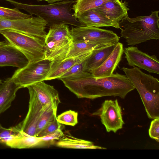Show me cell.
Returning <instances> with one entry per match:
<instances>
[{
	"mask_svg": "<svg viewBox=\"0 0 159 159\" xmlns=\"http://www.w3.org/2000/svg\"><path fill=\"white\" fill-rule=\"evenodd\" d=\"M0 34L21 52L29 62L45 59V40L10 30L1 31Z\"/></svg>",
	"mask_w": 159,
	"mask_h": 159,
	"instance_id": "6",
	"label": "cell"
},
{
	"mask_svg": "<svg viewBox=\"0 0 159 159\" xmlns=\"http://www.w3.org/2000/svg\"><path fill=\"white\" fill-rule=\"evenodd\" d=\"M21 88L11 77L2 81L0 85V116L11 107L17 91Z\"/></svg>",
	"mask_w": 159,
	"mask_h": 159,
	"instance_id": "19",
	"label": "cell"
},
{
	"mask_svg": "<svg viewBox=\"0 0 159 159\" xmlns=\"http://www.w3.org/2000/svg\"><path fill=\"white\" fill-rule=\"evenodd\" d=\"M69 27L59 24L50 27L45 40V59L61 61L67 56L73 42Z\"/></svg>",
	"mask_w": 159,
	"mask_h": 159,
	"instance_id": "5",
	"label": "cell"
},
{
	"mask_svg": "<svg viewBox=\"0 0 159 159\" xmlns=\"http://www.w3.org/2000/svg\"><path fill=\"white\" fill-rule=\"evenodd\" d=\"M48 23L38 16L15 20L0 17V31L10 30L45 40Z\"/></svg>",
	"mask_w": 159,
	"mask_h": 159,
	"instance_id": "8",
	"label": "cell"
},
{
	"mask_svg": "<svg viewBox=\"0 0 159 159\" xmlns=\"http://www.w3.org/2000/svg\"><path fill=\"white\" fill-rule=\"evenodd\" d=\"M159 11H152L148 16L134 18L127 15L118 22L120 37L128 45L133 46L152 39H159Z\"/></svg>",
	"mask_w": 159,
	"mask_h": 159,
	"instance_id": "2",
	"label": "cell"
},
{
	"mask_svg": "<svg viewBox=\"0 0 159 159\" xmlns=\"http://www.w3.org/2000/svg\"><path fill=\"white\" fill-rule=\"evenodd\" d=\"M27 88L30 96L28 110L25 117L19 124L24 132L35 136L38 124L44 110L34 91L29 86Z\"/></svg>",
	"mask_w": 159,
	"mask_h": 159,
	"instance_id": "12",
	"label": "cell"
},
{
	"mask_svg": "<svg viewBox=\"0 0 159 159\" xmlns=\"http://www.w3.org/2000/svg\"><path fill=\"white\" fill-rule=\"evenodd\" d=\"M13 5L16 8L23 9L30 15H36L48 23L47 26L64 24L79 27L83 26L72 11L71 5L75 0H66L48 4L37 5L25 4L13 0H5Z\"/></svg>",
	"mask_w": 159,
	"mask_h": 159,
	"instance_id": "3",
	"label": "cell"
},
{
	"mask_svg": "<svg viewBox=\"0 0 159 159\" xmlns=\"http://www.w3.org/2000/svg\"><path fill=\"white\" fill-rule=\"evenodd\" d=\"M74 16L83 26L98 28L111 26L120 29L118 22L111 20L94 9Z\"/></svg>",
	"mask_w": 159,
	"mask_h": 159,
	"instance_id": "16",
	"label": "cell"
},
{
	"mask_svg": "<svg viewBox=\"0 0 159 159\" xmlns=\"http://www.w3.org/2000/svg\"><path fill=\"white\" fill-rule=\"evenodd\" d=\"M60 80L78 98L94 99L113 96L124 99L135 89L125 75L118 73L103 77H95L91 74L78 78Z\"/></svg>",
	"mask_w": 159,
	"mask_h": 159,
	"instance_id": "1",
	"label": "cell"
},
{
	"mask_svg": "<svg viewBox=\"0 0 159 159\" xmlns=\"http://www.w3.org/2000/svg\"><path fill=\"white\" fill-rule=\"evenodd\" d=\"M21 129L19 124L8 128H6L0 124V143L4 142L11 136L18 134Z\"/></svg>",
	"mask_w": 159,
	"mask_h": 159,
	"instance_id": "29",
	"label": "cell"
},
{
	"mask_svg": "<svg viewBox=\"0 0 159 159\" xmlns=\"http://www.w3.org/2000/svg\"><path fill=\"white\" fill-rule=\"evenodd\" d=\"M110 45L73 41L69 53L63 60L77 57L91 52L95 49Z\"/></svg>",
	"mask_w": 159,
	"mask_h": 159,
	"instance_id": "23",
	"label": "cell"
},
{
	"mask_svg": "<svg viewBox=\"0 0 159 159\" xmlns=\"http://www.w3.org/2000/svg\"><path fill=\"white\" fill-rule=\"evenodd\" d=\"M123 53L129 66L159 74V60L155 55H149L134 46L125 48Z\"/></svg>",
	"mask_w": 159,
	"mask_h": 159,
	"instance_id": "11",
	"label": "cell"
},
{
	"mask_svg": "<svg viewBox=\"0 0 159 159\" xmlns=\"http://www.w3.org/2000/svg\"><path fill=\"white\" fill-rule=\"evenodd\" d=\"M78 116L77 112L69 110L58 115L57 120L61 124L74 126L78 122Z\"/></svg>",
	"mask_w": 159,
	"mask_h": 159,
	"instance_id": "28",
	"label": "cell"
},
{
	"mask_svg": "<svg viewBox=\"0 0 159 159\" xmlns=\"http://www.w3.org/2000/svg\"><path fill=\"white\" fill-rule=\"evenodd\" d=\"M148 133L151 138L159 142V118L154 119L151 121Z\"/></svg>",
	"mask_w": 159,
	"mask_h": 159,
	"instance_id": "31",
	"label": "cell"
},
{
	"mask_svg": "<svg viewBox=\"0 0 159 159\" xmlns=\"http://www.w3.org/2000/svg\"><path fill=\"white\" fill-rule=\"evenodd\" d=\"M92 52L77 57L66 59L61 61H52L50 69L45 80L59 79L75 64L87 58Z\"/></svg>",
	"mask_w": 159,
	"mask_h": 159,
	"instance_id": "20",
	"label": "cell"
},
{
	"mask_svg": "<svg viewBox=\"0 0 159 159\" xmlns=\"http://www.w3.org/2000/svg\"><path fill=\"white\" fill-rule=\"evenodd\" d=\"M52 61L44 59L29 62L25 66L16 70L11 78L21 88L45 80L51 68Z\"/></svg>",
	"mask_w": 159,
	"mask_h": 159,
	"instance_id": "7",
	"label": "cell"
},
{
	"mask_svg": "<svg viewBox=\"0 0 159 159\" xmlns=\"http://www.w3.org/2000/svg\"><path fill=\"white\" fill-rule=\"evenodd\" d=\"M57 110L52 107H49L44 110L39 121L37 126L35 137L48 124L57 118Z\"/></svg>",
	"mask_w": 159,
	"mask_h": 159,
	"instance_id": "26",
	"label": "cell"
},
{
	"mask_svg": "<svg viewBox=\"0 0 159 159\" xmlns=\"http://www.w3.org/2000/svg\"><path fill=\"white\" fill-rule=\"evenodd\" d=\"M115 0H77L72 9L75 15L97 8L108 1Z\"/></svg>",
	"mask_w": 159,
	"mask_h": 159,
	"instance_id": "24",
	"label": "cell"
},
{
	"mask_svg": "<svg viewBox=\"0 0 159 159\" xmlns=\"http://www.w3.org/2000/svg\"><path fill=\"white\" fill-rule=\"evenodd\" d=\"M32 16L31 15L21 12L16 8L11 9L0 6V17L5 19L15 20L29 18Z\"/></svg>",
	"mask_w": 159,
	"mask_h": 159,
	"instance_id": "27",
	"label": "cell"
},
{
	"mask_svg": "<svg viewBox=\"0 0 159 159\" xmlns=\"http://www.w3.org/2000/svg\"><path fill=\"white\" fill-rule=\"evenodd\" d=\"M95 10L102 14L111 20L118 22L128 15L127 2L121 0L110 1L95 8Z\"/></svg>",
	"mask_w": 159,
	"mask_h": 159,
	"instance_id": "18",
	"label": "cell"
},
{
	"mask_svg": "<svg viewBox=\"0 0 159 159\" xmlns=\"http://www.w3.org/2000/svg\"><path fill=\"white\" fill-rule=\"evenodd\" d=\"M28 86L36 95L44 111L49 107L57 110L61 102L58 92L53 86L42 81Z\"/></svg>",
	"mask_w": 159,
	"mask_h": 159,
	"instance_id": "14",
	"label": "cell"
},
{
	"mask_svg": "<svg viewBox=\"0 0 159 159\" xmlns=\"http://www.w3.org/2000/svg\"><path fill=\"white\" fill-rule=\"evenodd\" d=\"M116 44H113L93 50L91 54L84 60L86 71L90 73L100 66L113 51Z\"/></svg>",
	"mask_w": 159,
	"mask_h": 159,
	"instance_id": "21",
	"label": "cell"
},
{
	"mask_svg": "<svg viewBox=\"0 0 159 159\" xmlns=\"http://www.w3.org/2000/svg\"><path fill=\"white\" fill-rule=\"evenodd\" d=\"M63 135L64 133L62 130L61 128H59L54 132L40 138L51 145L55 140H59Z\"/></svg>",
	"mask_w": 159,
	"mask_h": 159,
	"instance_id": "32",
	"label": "cell"
},
{
	"mask_svg": "<svg viewBox=\"0 0 159 159\" xmlns=\"http://www.w3.org/2000/svg\"><path fill=\"white\" fill-rule=\"evenodd\" d=\"M125 75L138 91L148 116L159 112V80L152 75L146 74L138 67H123Z\"/></svg>",
	"mask_w": 159,
	"mask_h": 159,
	"instance_id": "4",
	"label": "cell"
},
{
	"mask_svg": "<svg viewBox=\"0 0 159 159\" xmlns=\"http://www.w3.org/2000/svg\"><path fill=\"white\" fill-rule=\"evenodd\" d=\"M85 59L80 61L74 65L59 79H73L91 74L85 70L84 60Z\"/></svg>",
	"mask_w": 159,
	"mask_h": 159,
	"instance_id": "25",
	"label": "cell"
},
{
	"mask_svg": "<svg viewBox=\"0 0 159 159\" xmlns=\"http://www.w3.org/2000/svg\"><path fill=\"white\" fill-rule=\"evenodd\" d=\"M56 145L59 147L67 148L107 149L95 145L91 141L75 138L68 132L64 133L63 135L56 143Z\"/></svg>",
	"mask_w": 159,
	"mask_h": 159,
	"instance_id": "22",
	"label": "cell"
},
{
	"mask_svg": "<svg viewBox=\"0 0 159 159\" xmlns=\"http://www.w3.org/2000/svg\"><path fill=\"white\" fill-rule=\"evenodd\" d=\"M70 32L73 42L112 44L117 43L120 40L112 31L96 27H72Z\"/></svg>",
	"mask_w": 159,
	"mask_h": 159,
	"instance_id": "9",
	"label": "cell"
},
{
	"mask_svg": "<svg viewBox=\"0 0 159 159\" xmlns=\"http://www.w3.org/2000/svg\"><path fill=\"white\" fill-rule=\"evenodd\" d=\"M2 80H1L0 79V85H1V84L2 83Z\"/></svg>",
	"mask_w": 159,
	"mask_h": 159,
	"instance_id": "34",
	"label": "cell"
},
{
	"mask_svg": "<svg viewBox=\"0 0 159 159\" xmlns=\"http://www.w3.org/2000/svg\"><path fill=\"white\" fill-rule=\"evenodd\" d=\"M38 1H44L47 2L48 3H52L57 2L64 1V0H37Z\"/></svg>",
	"mask_w": 159,
	"mask_h": 159,
	"instance_id": "33",
	"label": "cell"
},
{
	"mask_svg": "<svg viewBox=\"0 0 159 159\" xmlns=\"http://www.w3.org/2000/svg\"><path fill=\"white\" fill-rule=\"evenodd\" d=\"M123 44L118 42L112 52L104 62L91 73L97 78L106 77L112 75L119 63L123 53Z\"/></svg>",
	"mask_w": 159,
	"mask_h": 159,
	"instance_id": "17",
	"label": "cell"
},
{
	"mask_svg": "<svg viewBox=\"0 0 159 159\" xmlns=\"http://www.w3.org/2000/svg\"><path fill=\"white\" fill-rule=\"evenodd\" d=\"M92 115L99 116L102 124L107 132L116 133L122 128L124 122L123 120L122 110L118 100H106L101 107Z\"/></svg>",
	"mask_w": 159,
	"mask_h": 159,
	"instance_id": "10",
	"label": "cell"
},
{
	"mask_svg": "<svg viewBox=\"0 0 159 159\" xmlns=\"http://www.w3.org/2000/svg\"><path fill=\"white\" fill-rule=\"evenodd\" d=\"M61 124L57 120V118L48 124L36 137H42L51 134L59 128H61Z\"/></svg>",
	"mask_w": 159,
	"mask_h": 159,
	"instance_id": "30",
	"label": "cell"
},
{
	"mask_svg": "<svg viewBox=\"0 0 159 159\" xmlns=\"http://www.w3.org/2000/svg\"><path fill=\"white\" fill-rule=\"evenodd\" d=\"M3 144L13 148L22 149L48 146L49 143L41 138L30 135L21 131L9 137Z\"/></svg>",
	"mask_w": 159,
	"mask_h": 159,
	"instance_id": "15",
	"label": "cell"
},
{
	"mask_svg": "<svg viewBox=\"0 0 159 159\" xmlns=\"http://www.w3.org/2000/svg\"><path fill=\"white\" fill-rule=\"evenodd\" d=\"M29 62L23 54L8 42L0 41V67L9 66L20 68Z\"/></svg>",
	"mask_w": 159,
	"mask_h": 159,
	"instance_id": "13",
	"label": "cell"
}]
</instances>
